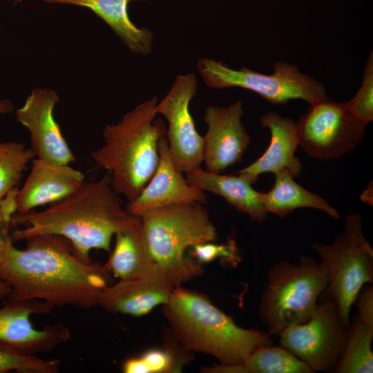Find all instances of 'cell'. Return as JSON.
Listing matches in <instances>:
<instances>
[{
  "label": "cell",
  "instance_id": "cell-1",
  "mask_svg": "<svg viewBox=\"0 0 373 373\" xmlns=\"http://www.w3.org/2000/svg\"><path fill=\"white\" fill-rule=\"evenodd\" d=\"M25 240L23 249L12 244L0 265V280L12 290L7 299L88 309L98 305L103 290L113 284L106 264L84 261L64 236L41 234Z\"/></svg>",
  "mask_w": 373,
  "mask_h": 373
},
{
  "label": "cell",
  "instance_id": "cell-2",
  "mask_svg": "<svg viewBox=\"0 0 373 373\" xmlns=\"http://www.w3.org/2000/svg\"><path fill=\"white\" fill-rule=\"evenodd\" d=\"M140 222L124 208L106 173L96 181L85 182L45 210L14 213L11 224L25 227L15 231L11 238L14 242L36 235H59L72 243L84 261L90 262V250L110 252L113 236Z\"/></svg>",
  "mask_w": 373,
  "mask_h": 373
},
{
  "label": "cell",
  "instance_id": "cell-3",
  "mask_svg": "<svg viewBox=\"0 0 373 373\" xmlns=\"http://www.w3.org/2000/svg\"><path fill=\"white\" fill-rule=\"evenodd\" d=\"M171 332L186 351L211 355L219 364L233 365L257 348L273 344L267 332L238 326L198 291L177 287L162 305Z\"/></svg>",
  "mask_w": 373,
  "mask_h": 373
},
{
  "label": "cell",
  "instance_id": "cell-4",
  "mask_svg": "<svg viewBox=\"0 0 373 373\" xmlns=\"http://www.w3.org/2000/svg\"><path fill=\"white\" fill-rule=\"evenodd\" d=\"M157 97H153L125 114L103 131L104 144L91 158L110 175L111 185L128 202L134 200L155 173L158 144L166 135L163 121L155 119Z\"/></svg>",
  "mask_w": 373,
  "mask_h": 373
},
{
  "label": "cell",
  "instance_id": "cell-5",
  "mask_svg": "<svg viewBox=\"0 0 373 373\" xmlns=\"http://www.w3.org/2000/svg\"><path fill=\"white\" fill-rule=\"evenodd\" d=\"M329 281L325 266L309 256L298 263L286 260L274 263L258 306V316L271 336L286 327L306 322L315 311Z\"/></svg>",
  "mask_w": 373,
  "mask_h": 373
},
{
  "label": "cell",
  "instance_id": "cell-6",
  "mask_svg": "<svg viewBox=\"0 0 373 373\" xmlns=\"http://www.w3.org/2000/svg\"><path fill=\"white\" fill-rule=\"evenodd\" d=\"M361 222L359 213L350 214L345 219L344 231L332 243L312 245L329 274L327 286L319 298L335 303L346 328L356 297L365 285L373 282V249L364 236Z\"/></svg>",
  "mask_w": 373,
  "mask_h": 373
},
{
  "label": "cell",
  "instance_id": "cell-7",
  "mask_svg": "<svg viewBox=\"0 0 373 373\" xmlns=\"http://www.w3.org/2000/svg\"><path fill=\"white\" fill-rule=\"evenodd\" d=\"M197 68L207 86L215 89L242 88L257 93L273 104L301 99L309 104L325 97L323 84L301 73L293 64L277 61L272 74H263L245 67L236 70L221 61L201 58Z\"/></svg>",
  "mask_w": 373,
  "mask_h": 373
},
{
  "label": "cell",
  "instance_id": "cell-8",
  "mask_svg": "<svg viewBox=\"0 0 373 373\" xmlns=\"http://www.w3.org/2000/svg\"><path fill=\"white\" fill-rule=\"evenodd\" d=\"M203 271L199 262L185 257L172 263L155 262L140 272L106 287L98 305L107 312L133 316L165 304L174 289Z\"/></svg>",
  "mask_w": 373,
  "mask_h": 373
},
{
  "label": "cell",
  "instance_id": "cell-9",
  "mask_svg": "<svg viewBox=\"0 0 373 373\" xmlns=\"http://www.w3.org/2000/svg\"><path fill=\"white\" fill-rule=\"evenodd\" d=\"M154 260L172 263L183 260L186 249L218 239L217 230L203 204H172L140 217Z\"/></svg>",
  "mask_w": 373,
  "mask_h": 373
},
{
  "label": "cell",
  "instance_id": "cell-10",
  "mask_svg": "<svg viewBox=\"0 0 373 373\" xmlns=\"http://www.w3.org/2000/svg\"><path fill=\"white\" fill-rule=\"evenodd\" d=\"M299 146L312 158L336 160L362 141L365 127L345 103L325 98L309 104L296 122Z\"/></svg>",
  "mask_w": 373,
  "mask_h": 373
},
{
  "label": "cell",
  "instance_id": "cell-11",
  "mask_svg": "<svg viewBox=\"0 0 373 373\" xmlns=\"http://www.w3.org/2000/svg\"><path fill=\"white\" fill-rule=\"evenodd\" d=\"M319 300L308 321L290 325L278 334L279 344L314 372H334L346 345L347 328L335 303L328 298Z\"/></svg>",
  "mask_w": 373,
  "mask_h": 373
},
{
  "label": "cell",
  "instance_id": "cell-12",
  "mask_svg": "<svg viewBox=\"0 0 373 373\" xmlns=\"http://www.w3.org/2000/svg\"><path fill=\"white\" fill-rule=\"evenodd\" d=\"M194 74L178 75L166 96L155 106L156 113L168 122L166 138L175 168L186 173L200 166L204 160L203 137L198 132L189 111L197 92Z\"/></svg>",
  "mask_w": 373,
  "mask_h": 373
},
{
  "label": "cell",
  "instance_id": "cell-13",
  "mask_svg": "<svg viewBox=\"0 0 373 373\" xmlns=\"http://www.w3.org/2000/svg\"><path fill=\"white\" fill-rule=\"evenodd\" d=\"M52 306L37 299H6L0 308V344L25 355L50 352L71 337L64 324L35 329L30 317L50 314Z\"/></svg>",
  "mask_w": 373,
  "mask_h": 373
},
{
  "label": "cell",
  "instance_id": "cell-14",
  "mask_svg": "<svg viewBox=\"0 0 373 373\" xmlns=\"http://www.w3.org/2000/svg\"><path fill=\"white\" fill-rule=\"evenodd\" d=\"M59 100L55 90L35 88L17 110L16 118L28 130L35 157L69 164L75 160V157L54 117V109Z\"/></svg>",
  "mask_w": 373,
  "mask_h": 373
},
{
  "label": "cell",
  "instance_id": "cell-15",
  "mask_svg": "<svg viewBox=\"0 0 373 373\" xmlns=\"http://www.w3.org/2000/svg\"><path fill=\"white\" fill-rule=\"evenodd\" d=\"M242 115L240 100L227 107L207 108L203 118L207 126L203 137V162L207 171L221 173L242 160L251 143L241 121Z\"/></svg>",
  "mask_w": 373,
  "mask_h": 373
},
{
  "label": "cell",
  "instance_id": "cell-16",
  "mask_svg": "<svg viewBox=\"0 0 373 373\" xmlns=\"http://www.w3.org/2000/svg\"><path fill=\"white\" fill-rule=\"evenodd\" d=\"M158 152L159 162L155 173L138 196L128 202L126 209L140 218L146 212L172 204L207 203L204 191L190 184L183 173L174 166L166 136L159 141Z\"/></svg>",
  "mask_w": 373,
  "mask_h": 373
},
{
  "label": "cell",
  "instance_id": "cell-17",
  "mask_svg": "<svg viewBox=\"0 0 373 373\" xmlns=\"http://www.w3.org/2000/svg\"><path fill=\"white\" fill-rule=\"evenodd\" d=\"M31 164L30 173L17 192L18 213L59 201L85 182V175L69 164L39 157L33 158Z\"/></svg>",
  "mask_w": 373,
  "mask_h": 373
},
{
  "label": "cell",
  "instance_id": "cell-18",
  "mask_svg": "<svg viewBox=\"0 0 373 373\" xmlns=\"http://www.w3.org/2000/svg\"><path fill=\"white\" fill-rule=\"evenodd\" d=\"M260 123L270 132L269 144L260 157L236 173H243L256 182L259 175L265 173L275 174L285 171L294 178L299 176L303 165L295 155L299 146L296 122L289 117L269 112L261 117Z\"/></svg>",
  "mask_w": 373,
  "mask_h": 373
},
{
  "label": "cell",
  "instance_id": "cell-19",
  "mask_svg": "<svg viewBox=\"0 0 373 373\" xmlns=\"http://www.w3.org/2000/svg\"><path fill=\"white\" fill-rule=\"evenodd\" d=\"M186 174L187 182L200 189L223 198L238 211L248 215L253 220L262 222L267 218L263 205L264 193L254 189L256 182L239 173L231 175L214 173L200 166Z\"/></svg>",
  "mask_w": 373,
  "mask_h": 373
},
{
  "label": "cell",
  "instance_id": "cell-20",
  "mask_svg": "<svg viewBox=\"0 0 373 373\" xmlns=\"http://www.w3.org/2000/svg\"><path fill=\"white\" fill-rule=\"evenodd\" d=\"M48 3L73 5L88 8L103 19L133 53L146 55L152 50L153 33L137 27L130 19L129 0H44Z\"/></svg>",
  "mask_w": 373,
  "mask_h": 373
},
{
  "label": "cell",
  "instance_id": "cell-21",
  "mask_svg": "<svg viewBox=\"0 0 373 373\" xmlns=\"http://www.w3.org/2000/svg\"><path fill=\"white\" fill-rule=\"evenodd\" d=\"M275 182L270 191L264 193L263 205L267 213L283 218L298 209L312 208L338 219L339 213L320 195L309 191L296 182L288 172L274 174Z\"/></svg>",
  "mask_w": 373,
  "mask_h": 373
},
{
  "label": "cell",
  "instance_id": "cell-22",
  "mask_svg": "<svg viewBox=\"0 0 373 373\" xmlns=\"http://www.w3.org/2000/svg\"><path fill=\"white\" fill-rule=\"evenodd\" d=\"M115 236V244L106 263L113 276L124 279L156 262L150 251L141 220Z\"/></svg>",
  "mask_w": 373,
  "mask_h": 373
},
{
  "label": "cell",
  "instance_id": "cell-23",
  "mask_svg": "<svg viewBox=\"0 0 373 373\" xmlns=\"http://www.w3.org/2000/svg\"><path fill=\"white\" fill-rule=\"evenodd\" d=\"M207 373H312L303 361L281 346H261L233 365L215 364L202 369Z\"/></svg>",
  "mask_w": 373,
  "mask_h": 373
},
{
  "label": "cell",
  "instance_id": "cell-24",
  "mask_svg": "<svg viewBox=\"0 0 373 373\" xmlns=\"http://www.w3.org/2000/svg\"><path fill=\"white\" fill-rule=\"evenodd\" d=\"M373 322L356 314L347 328V339L336 373H372Z\"/></svg>",
  "mask_w": 373,
  "mask_h": 373
},
{
  "label": "cell",
  "instance_id": "cell-25",
  "mask_svg": "<svg viewBox=\"0 0 373 373\" xmlns=\"http://www.w3.org/2000/svg\"><path fill=\"white\" fill-rule=\"evenodd\" d=\"M170 343L164 350H149L142 355L126 360L125 373H169L181 372L190 359L191 352L184 350L171 334Z\"/></svg>",
  "mask_w": 373,
  "mask_h": 373
},
{
  "label": "cell",
  "instance_id": "cell-26",
  "mask_svg": "<svg viewBox=\"0 0 373 373\" xmlns=\"http://www.w3.org/2000/svg\"><path fill=\"white\" fill-rule=\"evenodd\" d=\"M35 155L31 148L17 142H0V200L19 188L28 164Z\"/></svg>",
  "mask_w": 373,
  "mask_h": 373
},
{
  "label": "cell",
  "instance_id": "cell-27",
  "mask_svg": "<svg viewBox=\"0 0 373 373\" xmlns=\"http://www.w3.org/2000/svg\"><path fill=\"white\" fill-rule=\"evenodd\" d=\"M60 359H43L35 355L22 354L15 350L0 344V373L11 371L19 373H56Z\"/></svg>",
  "mask_w": 373,
  "mask_h": 373
},
{
  "label": "cell",
  "instance_id": "cell-28",
  "mask_svg": "<svg viewBox=\"0 0 373 373\" xmlns=\"http://www.w3.org/2000/svg\"><path fill=\"white\" fill-rule=\"evenodd\" d=\"M349 111L364 125L373 120V53L365 63L361 85L356 95L345 102Z\"/></svg>",
  "mask_w": 373,
  "mask_h": 373
},
{
  "label": "cell",
  "instance_id": "cell-29",
  "mask_svg": "<svg viewBox=\"0 0 373 373\" xmlns=\"http://www.w3.org/2000/svg\"><path fill=\"white\" fill-rule=\"evenodd\" d=\"M190 249V255L200 264L211 262L218 259L224 264L236 267L241 260L237 243L233 238H228L222 244H216L214 242L200 243Z\"/></svg>",
  "mask_w": 373,
  "mask_h": 373
},
{
  "label": "cell",
  "instance_id": "cell-30",
  "mask_svg": "<svg viewBox=\"0 0 373 373\" xmlns=\"http://www.w3.org/2000/svg\"><path fill=\"white\" fill-rule=\"evenodd\" d=\"M11 220L8 219L0 205V265L6 258L10 246L13 244L9 235Z\"/></svg>",
  "mask_w": 373,
  "mask_h": 373
},
{
  "label": "cell",
  "instance_id": "cell-31",
  "mask_svg": "<svg viewBox=\"0 0 373 373\" xmlns=\"http://www.w3.org/2000/svg\"><path fill=\"white\" fill-rule=\"evenodd\" d=\"M11 291L10 287L5 282L0 280V300H6L9 297Z\"/></svg>",
  "mask_w": 373,
  "mask_h": 373
},
{
  "label": "cell",
  "instance_id": "cell-32",
  "mask_svg": "<svg viewBox=\"0 0 373 373\" xmlns=\"http://www.w3.org/2000/svg\"><path fill=\"white\" fill-rule=\"evenodd\" d=\"M13 109L12 102L8 99L0 101V114L11 112Z\"/></svg>",
  "mask_w": 373,
  "mask_h": 373
},
{
  "label": "cell",
  "instance_id": "cell-33",
  "mask_svg": "<svg viewBox=\"0 0 373 373\" xmlns=\"http://www.w3.org/2000/svg\"><path fill=\"white\" fill-rule=\"evenodd\" d=\"M9 1H13V0H9ZM21 0H15V3H17L18 1H21Z\"/></svg>",
  "mask_w": 373,
  "mask_h": 373
},
{
  "label": "cell",
  "instance_id": "cell-34",
  "mask_svg": "<svg viewBox=\"0 0 373 373\" xmlns=\"http://www.w3.org/2000/svg\"><path fill=\"white\" fill-rule=\"evenodd\" d=\"M130 1H148V0H129Z\"/></svg>",
  "mask_w": 373,
  "mask_h": 373
}]
</instances>
